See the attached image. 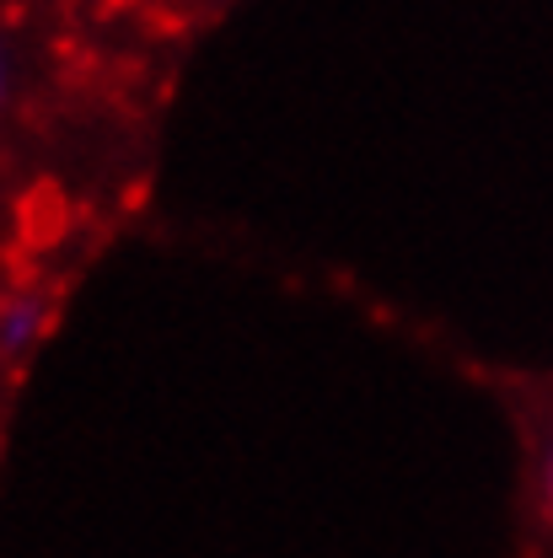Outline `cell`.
Listing matches in <instances>:
<instances>
[{"mask_svg":"<svg viewBox=\"0 0 553 558\" xmlns=\"http://www.w3.org/2000/svg\"><path fill=\"white\" fill-rule=\"evenodd\" d=\"M549 494H553V468H549Z\"/></svg>","mask_w":553,"mask_h":558,"instance_id":"3","label":"cell"},{"mask_svg":"<svg viewBox=\"0 0 553 558\" xmlns=\"http://www.w3.org/2000/svg\"><path fill=\"white\" fill-rule=\"evenodd\" d=\"M0 92H5V49H0Z\"/></svg>","mask_w":553,"mask_h":558,"instance_id":"2","label":"cell"},{"mask_svg":"<svg viewBox=\"0 0 553 558\" xmlns=\"http://www.w3.org/2000/svg\"><path fill=\"white\" fill-rule=\"evenodd\" d=\"M38 328H44V306H38L33 295L11 301V306L0 312V354H22V349H33Z\"/></svg>","mask_w":553,"mask_h":558,"instance_id":"1","label":"cell"}]
</instances>
